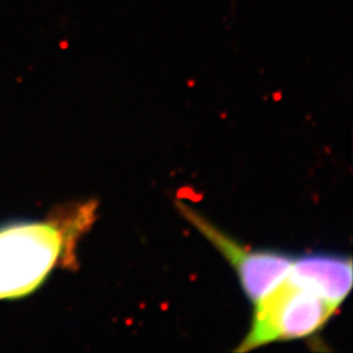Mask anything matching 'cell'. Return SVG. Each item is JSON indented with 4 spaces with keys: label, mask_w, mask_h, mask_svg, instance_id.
<instances>
[{
    "label": "cell",
    "mask_w": 353,
    "mask_h": 353,
    "mask_svg": "<svg viewBox=\"0 0 353 353\" xmlns=\"http://www.w3.org/2000/svg\"><path fill=\"white\" fill-rule=\"evenodd\" d=\"M182 214L236 270L241 287L255 303L288 276L293 256L284 252L252 250L212 225L189 205L178 204Z\"/></svg>",
    "instance_id": "3"
},
{
    "label": "cell",
    "mask_w": 353,
    "mask_h": 353,
    "mask_svg": "<svg viewBox=\"0 0 353 353\" xmlns=\"http://www.w3.org/2000/svg\"><path fill=\"white\" fill-rule=\"evenodd\" d=\"M336 310L314 292L285 278L255 303L252 325L237 352L309 336L323 327Z\"/></svg>",
    "instance_id": "2"
},
{
    "label": "cell",
    "mask_w": 353,
    "mask_h": 353,
    "mask_svg": "<svg viewBox=\"0 0 353 353\" xmlns=\"http://www.w3.org/2000/svg\"><path fill=\"white\" fill-rule=\"evenodd\" d=\"M92 217L93 207L85 205L67 216L0 227V301L21 300L41 288L71 259Z\"/></svg>",
    "instance_id": "1"
},
{
    "label": "cell",
    "mask_w": 353,
    "mask_h": 353,
    "mask_svg": "<svg viewBox=\"0 0 353 353\" xmlns=\"http://www.w3.org/2000/svg\"><path fill=\"white\" fill-rule=\"evenodd\" d=\"M287 278L339 309L352 288V261L335 254H310L293 261Z\"/></svg>",
    "instance_id": "4"
}]
</instances>
